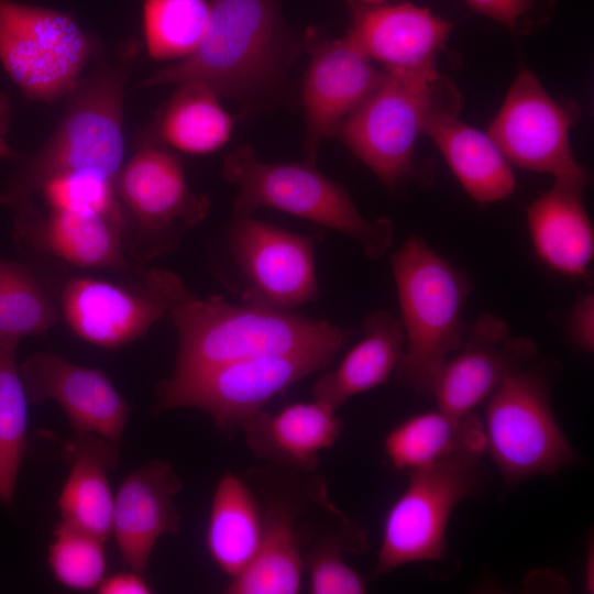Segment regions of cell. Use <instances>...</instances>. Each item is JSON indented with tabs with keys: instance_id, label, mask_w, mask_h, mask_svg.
<instances>
[{
	"instance_id": "20",
	"label": "cell",
	"mask_w": 594,
	"mask_h": 594,
	"mask_svg": "<svg viewBox=\"0 0 594 594\" xmlns=\"http://www.w3.org/2000/svg\"><path fill=\"white\" fill-rule=\"evenodd\" d=\"M460 105L454 89L431 108L424 133L474 201L484 205L504 200L516 187L509 162L490 135L459 120Z\"/></svg>"
},
{
	"instance_id": "26",
	"label": "cell",
	"mask_w": 594,
	"mask_h": 594,
	"mask_svg": "<svg viewBox=\"0 0 594 594\" xmlns=\"http://www.w3.org/2000/svg\"><path fill=\"white\" fill-rule=\"evenodd\" d=\"M66 449L70 471L57 503L62 521L106 541L112 534L114 496L108 472L119 461L117 443L88 433L75 436Z\"/></svg>"
},
{
	"instance_id": "27",
	"label": "cell",
	"mask_w": 594,
	"mask_h": 594,
	"mask_svg": "<svg viewBox=\"0 0 594 594\" xmlns=\"http://www.w3.org/2000/svg\"><path fill=\"white\" fill-rule=\"evenodd\" d=\"M262 504L244 481L226 473L218 482L206 530L208 552L231 579L254 559L263 535Z\"/></svg>"
},
{
	"instance_id": "35",
	"label": "cell",
	"mask_w": 594,
	"mask_h": 594,
	"mask_svg": "<svg viewBox=\"0 0 594 594\" xmlns=\"http://www.w3.org/2000/svg\"><path fill=\"white\" fill-rule=\"evenodd\" d=\"M50 210L95 213L124 223L114 180L95 172L61 174L40 188Z\"/></svg>"
},
{
	"instance_id": "7",
	"label": "cell",
	"mask_w": 594,
	"mask_h": 594,
	"mask_svg": "<svg viewBox=\"0 0 594 594\" xmlns=\"http://www.w3.org/2000/svg\"><path fill=\"white\" fill-rule=\"evenodd\" d=\"M526 361L506 374L485 402V452L503 481L515 485L572 463L575 451L551 408L544 374Z\"/></svg>"
},
{
	"instance_id": "34",
	"label": "cell",
	"mask_w": 594,
	"mask_h": 594,
	"mask_svg": "<svg viewBox=\"0 0 594 594\" xmlns=\"http://www.w3.org/2000/svg\"><path fill=\"white\" fill-rule=\"evenodd\" d=\"M105 541L64 521L53 530L48 564L55 580L70 590L97 588L105 578Z\"/></svg>"
},
{
	"instance_id": "40",
	"label": "cell",
	"mask_w": 594,
	"mask_h": 594,
	"mask_svg": "<svg viewBox=\"0 0 594 594\" xmlns=\"http://www.w3.org/2000/svg\"><path fill=\"white\" fill-rule=\"evenodd\" d=\"M380 1H396V0H380Z\"/></svg>"
},
{
	"instance_id": "18",
	"label": "cell",
	"mask_w": 594,
	"mask_h": 594,
	"mask_svg": "<svg viewBox=\"0 0 594 594\" xmlns=\"http://www.w3.org/2000/svg\"><path fill=\"white\" fill-rule=\"evenodd\" d=\"M351 16L346 36L385 70L437 67L452 24L407 1L344 0Z\"/></svg>"
},
{
	"instance_id": "30",
	"label": "cell",
	"mask_w": 594,
	"mask_h": 594,
	"mask_svg": "<svg viewBox=\"0 0 594 594\" xmlns=\"http://www.w3.org/2000/svg\"><path fill=\"white\" fill-rule=\"evenodd\" d=\"M298 540L307 570L309 593L362 594L366 592L365 579L344 560L346 553L365 549L363 531L346 517L330 531L318 535L298 530Z\"/></svg>"
},
{
	"instance_id": "1",
	"label": "cell",
	"mask_w": 594,
	"mask_h": 594,
	"mask_svg": "<svg viewBox=\"0 0 594 594\" xmlns=\"http://www.w3.org/2000/svg\"><path fill=\"white\" fill-rule=\"evenodd\" d=\"M209 7L196 50L140 85L197 82L250 112L278 88L301 40L285 26L277 0H209Z\"/></svg>"
},
{
	"instance_id": "2",
	"label": "cell",
	"mask_w": 594,
	"mask_h": 594,
	"mask_svg": "<svg viewBox=\"0 0 594 594\" xmlns=\"http://www.w3.org/2000/svg\"><path fill=\"white\" fill-rule=\"evenodd\" d=\"M96 66L67 95L65 111L51 136L19 166L0 190V202L14 208L31 200L61 174L95 172L114 180L124 156L123 103L130 65L107 61L100 48Z\"/></svg>"
},
{
	"instance_id": "14",
	"label": "cell",
	"mask_w": 594,
	"mask_h": 594,
	"mask_svg": "<svg viewBox=\"0 0 594 594\" xmlns=\"http://www.w3.org/2000/svg\"><path fill=\"white\" fill-rule=\"evenodd\" d=\"M316 234L293 233L253 219H234L230 248L248 284L246 301L290 311L318 297Z\"/></svg>"
},
{
	"instance_id": "22",
	"label": "cell",
	"mask_w": 594,
	"mask_h": 594,
	"mask_svg": "<svg viewBox=\"0 0 594 594\" xmlns=\"http://www.w3.org/2000/svg\"><path fill=\"white\" fill-rule=\"evenodd\" d=\"M263 535L258 550L238 576L231 579V594H296L302 583L304 561L298 540V518L305 505L299 490H264Z\"/></svg>"
},
{
	"instance_id": "4",
	"label": "cell",
	"mask_w": 594,
	"mask_h": 594,
	"mask_svg": "<svg viewBox=\"0 0 594 594\" xmlns=\"http://www.w3.org/2000/svg\"><path fill=\"white\" fill-rule=\"evenodd\" d=\"M391 266L405 332L404 355L394 374L429 393L437 372L463 341L469 280L420 235L405 240L392 254Z\"/></svg>"
},
{
	"instance_id": "6",
	"label": "cell",
	"mask_w": 594,
	"mask_h": 594,
	"mask_svg": "<svg viewBox=\"0 0 594 594\" xmlns=\"http://www.w3.org/2000/svg\"><path fill=\"white\" fill-rule=\"evenodd\" d=\"M385 72L381 84L333 136L393 189L413 173L415 143L429 111L454 87L437 67Z\"/></svg>"
},
{
	"instance_id": "31",
	"label": "cell",
	"mask_w": 594,
	"mask_h": 594,
	"mask_svg": "<svg viewBox=\"0 0 594 594\" xmlns=\"http://www.w3.org/2000/svg\"><path fill=\"white\" fill-rule=\"evenodd\" d=\"M19 338L0 334V502L9 504L26 450L28 397L16 365Z\"/></svg>"
},
{
	"instance_id": "16",
	"label": "cell",
	"mask_w": 594,
	"mask_h": 594,
	"mask_svg": "<svg viewBox=\"0 0 594 594\" xmlns=\"http://www.w3.org/2000/svg\"><path fill=\"white\" fill-rule=\"evenodd\" d=\"M537 358L535 344L510 336L507 322L484 312L465 331L460 348L441 365L430 392L437 407L463 417L488 399L517 365Z\"/></svg>"
},
{
	"instance_id": "13",
	"label": "cell",
	"mask_w": 594,
	"mask_h": 594,
	"mask_svg": "<svg viewBox=\"0 0 594 594\" xmlns=\"http://www.w3.org/2000/svg\"><path fill=\"white\" fill-rule=\"evenodd\" d=\"M571 119L536 75L521 66L488 135L510 164L587 186L591 175L570 146Z\"/></svg>"
},
{
	"instance_id": "5",
	"label": "cell",
	"mask_w": 594,
	"mask_h": 594,
	"mask_svg": "<svg viewBox=\"0 0 594 594\" xmlns=\"http://www.w3.org/2000/svg\"><path fill=\"white\" fill-rule=\"evenodd\" d=\"M223 176L239 189L234 219L252 217L264 207L280 210L350 237L372 260L381 258L394 242L389 219L367 220L348 190L315 164L261 162L252 147L243 145L224 158Z\"/></svg>"
},
{
	"instance_id": "17",
	"label": "cell",
	"mask_w": 594,
	"mask_h": 594,
	"mask_svg": "<svg viewBox=\"0 0 594 594\" xmlns=\"http://www.w3.org/2000/svg\"><path fill=\"white\" fill-rule=\"evenodd\" d=\"M29 403L56 402L76 437L98 435L118 443L130 407L103 372L79 366L51 352H37L19 367Z\"/></svg>"
},
{
	"instance_id": "32",
	"label": "cell",
	"mask_w": 594,
	"mask_h": 594,
	"mask_svg": "<svg viewBox=\"0 0 594 594\" xmlns=\"http://www.w3.org/2000/svg\"><path fill=\"white\" fill-rule=\"evenodd\" d=\"M207 0H144L142 26L150 56L183 59L199 45L209 20Z\"/></svg>"
},
{
	"instance_id": "11",
	"label": "cell",
	"mask_w": 594,
	"mask_h": 594,
	"mask_svg": "<svg viewBox=\"0 0 594 594\" xmlns=\"http://www.w3.org/2000/svg\"><path fill=\"white\" fill-rule=\"evenodd\" d=\"M118 198L138 223L140 261L173 251L182 238L206 219L209 199L193 193L178 155L151 131L114 178ZM135 242V243H136Z\"/></svg>"
},
{
	"instance_id": "12",
	"label": "cell",
	"mask_w": 594,
	"mask_h": 594,
	"mask_svg": "<svg viewBox=\"0 0 594 594\" xmlns=\"http://www.w3.org/2000/svg\"><path fill=\"white\" fill-rule=\"evenodd\" d=\"M189 296L178 276L151 270L139 292L103 279L73 278L64 287L61 301L63 315L76 334L112 349L145 334Z\"/></svg>"
},
{
	"instance_id": "38",
	"label": "cell",
	"mask_w": 594,
	"mask_h": 594,
	"mask_svg": "<svg viewBox=\"0 0 594 594\" xmlns=\"http://www.w3.org/2000/svg\"><path fill=\"white\" fill-rule=\"evenodd\" d=\"M97 590L100 594H147L153 592L143 574L133 570L103 578Z\"/></svg>"
},
{
	"instance_id": "37",
	"label": "cell",
	"mask_w": 594,
	"mask_h": 594,
	"mask_svg": "<svg viewBox=\"0 0 594 594\" xmlns=\"http://www.w3.org/2000/svg\"><path fill=\"white\" fill-rule=\"evenodd\" d=\"M569 332L573 343L581 350H594V295H582L572 307L569 317Z\"/></svg>"
},
{
	"instance_id": "39",
	"label": "cell",
	"mask_w": 594,
	"mask_h": 594,
	"mask_svg": "<svg viewBox=\"0 0 594 594\" xmlns=\"http://www.w3.org/2000/svg\"><path fill=\"white\" fill-rule=\"evenodd\" d=\"M10 122L11 107L9 96L0 91V158H10L18 162L22 155L16 153L4 140L10 128Z\"/></svg>"
},
{
	"instance_id": "21",
	"label": "cell",
	"mask_w": 594,
	"mask_h": 594,
	"mask_svg": "<svg viewBox=\"0 0 594 594\" xmlns=\"http://www.w3.org/2000/svg\"><path fill=\"white\" fill-rule=\"evenodd\" d=\"M21 242L81 267L133 272L122 249L124 223L111 218L50 210L43 216L31 200L14 207Z\"/></svg>"
},
{
	"instance_id": "19",
	"label": "cell",
	"mask_w": 594,
	"mask_h": 594,
	"mask_svg": "<svg viewBox=\"0 0 594 594\" xmlns=\"http://www.w3.org/2000/svg\"><path fill=\"white\" fill-rule=\"evenodd\" d=\"M184 483L173 466L156 459L140 466L121 483L114 498L112 532L122 561L143 574L163 535H175L180 516L174 497Z\"/></svg>"
},
{
	"instance_id": "10",
	"label": "cell",
	"mask_w": 594,
	"mask_h": 594,
	"mask_svg": "<svg viewBox=\"0 0 594 594\" xmlns=\"http://www.w3.org/2000/svg\"><path fill=\"white\" fill-rule=\"evenodd\" d=\"M98 50L69 14L0 0V62L29 100L67 97Z\"/></svg>"
},
{
	"instance_id": "29",
	"label": "cell",
	"mask_w": 594,
	"mask_h": 594,
	"mask_svg": "<svg viewBox=\"0 0 594 594\" xmlns=\"http://www.w3.org/2000/svg\"><path fill=\"white\" fill-rule=\"evenodd\" d=\"M232 129L233 117L212 90L197 82H185L177 85L150 131L168 147L204 155L221 148Z\"/></svg>"
},
{
	"instance_id": "3",
	"label": "cell",
	"mask_w": 594,
	"mask_h": 594,
	"mask_svg": "<svg viewBox=\"0 0 594 594\" xmlns=\"http://www.w3.org/2000/svg\"><path fill=\"white\" fill-rule=\"evenodd\" d=\"M178 334L176 374L322 345L342 348L353 331L260 304L191 295L166 316Z\"/></svg>"
},
{
	"instance_id": "15",
	"label": "cell",
	"mask_w": 594,
	"mask_h": 594,
	"mask_svg": "<svg viewBox=\"0 0 594 594\" xmlns=\"http://www.w3.org/2000/svg\"><path fill=\"white\" fill-rule=\"evenodd\" d=\"M304 46L310 55L302 88L306 132L304 150L315 164L320 143L333 136L339 125L381 84L385 70L346 35L330 38L318 29H309Z\"/></svg>"
},
{
	"instance_id": "28",
	"label": "cell",
	"mask_w": 594,
	"mask_h": 594,
	"mask_svg": "<svg viewBox=\"0 0 594 594\" xmlns=\"http://www.w3.org/2000/svg\"><path fill=\"white\" fill-rule=\"evenodd\" d=\"M462 450L485 452L482 421L475 414L458 417L439 408L420 413L398 424L384 440L391 464L408 473Z\"/></svg>"
},
{
	"instance_id": "24",
	"label": "cell",
	"mask_w": 594,
	"mask_h": 594,
	"mask_svg": "<svg viewBox=\"0 0 594 594\" xmlns=\"http://www.w3.org/2000/svg\"><path fill=\"white\" fill-rule=\"evenodd\" d=\"M343 421L337 410L314 399L275 414L262 410L242 429L253 454L274 466L314 473L319 453L340 438Z\"/></svg>"
},
{
	"instance_id": "9",
	"label": "cell",
	"mask_w": 594,
	"mask_h": 594,
	"mask_svg": "<svg viewBox=\"0 0 594 594\" xmlns=\"http://www.w3.org/2000/svg\"><path fill=\"white\" fill-rule=\"evenodd\" d=\"M483 454L477 450H462L408 473L405 490L384 520L374 576L444 556L451 514L480 484Z\"/></svg>"
},
{
	"instance_id": "25",
	"label": "cell",
	"mask_w": 594,
	"mask_h": 594,
	"mask_svg": "<svg viewBox=\"0 0 594 594\" xmlns=\"http://www.w3.org/2000/svg\"><path fill=\"white\" fill-rule=\"evenodd\" d=\"M363 338L339 366L321 374L314 385V399L338 410L351 397L384 384L397 370L405 351L399 317L386 309L370 314Z\"/></svg>"
},
{
	"instance_id": "33",
	"label": "cell",
	"mask_w": 594,
	"mask_h": 594,
	"mask_svg": "<svg viewBox=\"0 0 594 594\" xmlns=\"http://www.w3.org/2000/svg\"><path fill=\"white\" fill-rule=\"evenodd\" d=\"M56 321L54 304L31 272L0 262V334L20 339L43 333Z\"/></svg>"
},
{
	"instance_id": "23",
	"label": "cell",
	"mask_w": 594,
	"mask_h": 594,
	"mask_svg": "<svg viewBox=\"0 0 594 594\" xmlns=\"http://www.w3.org/2000/svg\"><path fill=\"white\" fill-rule=\"evenodd\" d=\"M580 183L554 179L553 186L526 210L537 256L552 271L569 277L587 274L594 256V230Z\"/></svg>"
},
{
	"instance_id": "36",
	"label": "cell",
	"mask_w": 594,
	"mask_h": 594,
	"mask_svg": "<svg viewBox=\"0 0 594 594\" xmlns=\"http://www.w3.org/2000/svg\"><path fill=\"white\" fill-rule=\"evenodd\" d=\"M537 0H466L477 13L488 16L510 30H517Z\"/></svg>"
},
{
	"instance_id": "8",
	"label": "cell",
	"mask_w": 594,
	"mask_h": 594,
	"mask_svg": "<svg viewBox=\"0 0 594 594\" xmlns=\"http://www.w3.org/2000/svg\"><path fill=\"white\" fill-rule=\"evenodd\" d=\"M339 350L322 345L174 373L160 386V403L200 409L222 430H242L278 394L327 367Z\"/></svg>"
}]
</instances>
